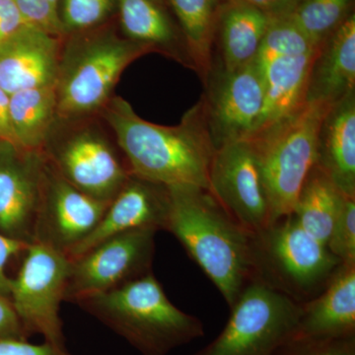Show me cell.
Wrapping results in <instances>:
<instances>
[{"mask_svg":"<svg viewBox=\"0 0 355 355\" xmlns=\"http://www.w3.org/2000/svg\"><path fill=\"white\" fill-rule=\"evenodd\" d=\"M30 243L14 239L0 232V293L10 296L11 280L6 272L7 263L18 254L25 253Z\"/></svg>","mask_w":355,"mask_h":355,"instance_id":"33","label":"cell"},{"mask_svg":"<svg viewBox=\"0 0 355 355\" xmlns=\"http://www.w3.org/2000/svg\"><path fill=\"white\" fill-rule=\"evenodd\" d=\"M253 279L304 304L330 284L342 261L295 217H284L252 235Z\"/></svg>","mask_w":355,"mask_h":355,"instance_id":"4","label":"cell"},{"mask_svg":"<svg viewBox=\"0 0 355 355\" xmlns=\"http://www.w3.org/2000/svg\"><path fill=\"white\" fill-rule=\"evenodd\" d=\"M156 232L141 229L121 233L70 260L65 301L77 303L153 272Z\"/></svg>","mask_w":355,"mask_h":355,"instance_id":"9","label":"cell"},{"mask_svg":"<svg viewBox=\"0 0 355 355\" xmlns=\"http://www.w3.org/2000/svg\"><path fill=\"white\" fill-rule=\"evenodd\" d=\"M254 7L272 19L289 17L300 0H239Z\"/></svg>","mask_w":355,"mask_h":355,"instance_id":"36","label":"cell"},{"mask_svg":"<svg viewBox=\"0 0 355 355\" xmlns=\"http://www.w3.org/2000/svg\"><path fill=\"white\" fill-rule=\"evenodd\" d=\"M345 198L314 166L306 178L291 214L306 232L327 245Z\"/></svg>","mask_w":355,"mask_h":355,"instance_id":"25","label":"cell"},{"mask_svg":"<svg viewBox=\"0 0 355 355\" xmlns=\"http://www.w3.org/2000/svg\"><path fill=\"white\" fill-rule=\"evenodd\" d=\"M355 336V263H342L317 297L302 304L292 338Z\"/></svg>","mask_w":355,"mask_h":355,"instance_id":"17","label":"cell"},{"mask_svg":"<svg viewBox=\"0 0 355 355\" xmlns=\"http://www.w3.org/2000/svg\"><path fill=\"white\" fill-rule=\"evenodd\" d=\"M76 304L142 355H168L205 336L202 321L173 304L153 272Z\"/></svg>","mask_w":355,"mask_h":355,"instance_id":"3","label":"cell"},{"mask_svg":"<svg viewBox=\"0 0 355 355\" xmlns=\"http://www.w3.org/2000/svg\"><path fill=\"white\" fill-rule=\"evenodd\" d=\"M149 51L146 44L112 34L86 42L60 64L57 114L73 118L103 108L125 69Z\"/></svg>","mask_w":355,"mask_h":355,"instance_id":"7","label":"cell"},{"mask_svg":"<svg viewBox=\"0 0 355 355\" xmlns=\"http://www.w3.org/2000/svg\"><path fill=\"white\" fill-rule=\"evenodd\" d=\"M168 190L165 230L181 243L232 307L253 280V234L229 216L205 189L176 186Z\"/></svg>","mask_w":355,"mask_h":355,"instance_id":"2","label":"cell"},{"mask_svg":"<svg viewBox=\"0 0 355 355\" xmlns=\"http://www.w3.org/2000/svg\"><path fill=\"white\" fill-rule=\"evenodd\" d=\"M27 26L14 0H0V46Z\"/></svg>","mask_w":355,"mask_h":355,"instance_id":"34","label":"cell"},{"mask_svg":"<svg viewBox=\"0 0 355 355\" xmlns=\"http://www.w3.org/2000/svg\"><path fill=\"white\" fill-rule=\"evenodd\" d=\"M46 2L50 4L53 10L58 11V4H60V0H46Z\"/></svg>","mask_w":355,"mask_h":355,"instance_id":"38","label":"cell"},{"mask_svg":"<svg viewBox=\"0 0 355 355\" xmlns=\"http://www.w3.org/2000/svg\"><path fill=\"white\" fill-rule=\"evenodd\" d=\"M202 103L205 121L216 149L245 139L253 132L263 102L260 64L224 70L212 64L205 79Z\"/></svg>","mask_w":355,"mask_h":355,"instance_id":"10","label":"cell"},{"mask_svg":"<svg viewBox=\"0 0 355 355\" xmlns=\"http://www.w3.org/2000/svg\"><path fill=\"white\" fill-rule=\"evenodd\" d=\"M273 355H355V336L342 338H291Z\"/></svg>","mask_w":355,"mask_h":355,"instance_id":"30","label":"cell"},{"mask_svg":"<svg viewBox=\"0 0 355 355\" xmlns=\"http://www.w3.org/2000/svg\"><path fill=\"white\" fill-rule=\"evenodd\" d=\"M315 167L355 198V91L331 105L317 137Z\"/></svg>","mask_w":355,"mask_h":355,"instance_id":"18","label":"cell"},{"mask_svg":"<svg viewBox=\"0 0 355 355\" xmlns=\"http://www.w3.org/2000/svg\"><path fill=\"white\" fill-rule=\"evenodd\" d=\"M109 205L72 186L46 159L33 242L67 254L94 230Z\"/></svg>","mask_w":355,"mask_h":355,"instance_id":"12","label":"cell"},{"mask_svg":"<svg viewBox=\"0 0 355 355\" xmlns=\"http://www.w3.org/2000/svg\"><path fill=\"white\" fill-rule=\"evenodd\" d=\"M116 6V0H64L62 28L81 31L94 27L106 19Z\"/></svg>","mask_w":355,"mask_h":355,"instance_id":"28","label":"cell"},{"mask_svg":"<svg viewBox=\"0 0 355 355\" xmlns=\"http://www.w3.org/2000/svg\"><path fill=\"white\" fill-rule=\"evenodd\" d=\"M209 191L222 209L252 234L270 225V207L258 156L245 139L216 149Z\"/></svg>","mask_w":355,"mask_h":355,"instance_id":"11","label":"cell"},{"mask_svg":"<svg viewBox=\"0 0 355 355\" xmlns=\"http://www.w3.org/2000/svg\"><path fill=\"white\" fill-rule=\"evenodd\" d=\"M180 31L195 65V71L205 83L214 58L217 26L224 4L228 0H168Z\"/></svg>","mask_w":355,"mask_h":355,"instance_id":"23","label":"cell"},{"mask_svg":"<svg viewBox=\"0 0 355 355\" xmlns=\"http://www.w3.org/2000/svg\"><path fill=\"white\" fill-rule=\"evenodd\" d=\"M27 338L10 298L0 293V340L8 338L27 340Z\"/></svg>","mask_w":355,"mask_h":355,"instance_id":"35","label":"cell"},{"mask_svg":"<svg viewBox=\"0 0 355 355\" xmlns=\"http://www.w3.org/2000/svg\"><path fill=\"white\" fill-rule=\"evenodd\" d=\"M26 24L58 37L62 31L58 11L53 10L46 0H14Z\"/></svg>","mask_w":355,"mask_h":355,"instance_id":"31","label":"cell"},{"mask_svg":"<svg viewBox=\"0 0 355 355\" xmlns=\"http://www.w3.org/2000/svg\"><path fill=\"white\" fill-rule=\"evenodd\" d=\"M354 0H300L291 18L315 46L321 48L352 15Z\"/></svg>","mask_w":355,"mask_h":355,"instance_id":"26","label":"cell"},{"mask_svg":"<svg viewBox=\"0 0 355 355\" xmlns=\"http://www.w3.org/2000/svg\"><path fill=\"white\" fill-rule=\"evenodd\" d=\"M70 261L62 252L39 242L30 243L15 279L10 298L27 336L65 347L60 309L65 301Z\"/></svg>","mask_w":355,"mask_h":355,"instance_id":"8","label":"cell"},{"mask_svg":"<svg viewBox=\"0 0 355 355\" xmlns=\"http://www.w3.org/2000/svg\"><path fill=\"white\" fill-rule=\"evenodd\" d=\"M127 39L161 51L195 71L184 43L161 0H116Z\"/></svg>","mask_w":355,"mask_h":355,"instance_id":"22","label":"cell"},{"mask_svg":"<svg viewBox=\"0 0 355 355\" xmlns=\"http://www.w3.org/2000/svg\"><path fill=\"white\" fill-rule=\"evenodd\" d=\"M355 91V14L318 51L309 77L307 101L334 105Z\"/></svg>","mask_w":355,"mask_h":355,"instance_id":"20","label":"cell"},{"mask_svg":"<svg viewBox=\"0 0 355 355\" xmlns=\"http://www.w3.org/2000/svg\"><path fill=\"white\" fill-rule=\"evenodd\" d=\"M0 355H72L65 347H57L44 342L43 345H33L27 340L8 338L0 340Z\"/></svg>","mask_w":355,"mask_h":355,"instance_id":"32","label":"cell"},{"mask_svg":"<svg viewBox=\"0 0 355 355\" xmlns=\"http://www.w3.org/2000/svg\"><path fill=\"white\" fill-rule=\"evenodd\" d=\"M9 111L18 146L41 153L57 114V83L9 96Z\"/></svg>","mask_w":355,"mask_h":355,"instance_id":"24","label":"cell"},{"mask_svg":"<svg viewBox=\"0 0 355 355\" xmlns=\"http://www.w3.org/2000/svg\"><path fill=\"white\" fill-rule=\"evenodd\" d=\"M230 310L220 335L193 355H273L295 333L302 304L253 279Z\"/></svg>","mask_w":355,"mask_h":355,"instance_id":"6","label":"cell"},{"mask_svg":"<svg viewBox=\"0 0 355 355\" xmlns=\"http://www.w3.org/2000/svg\"><path fill=\"white\" fill-rule=\"evenodd\" d=\"M331 105L307 101L295 113L247 137L260 162L270 207V224L291 216L316 161L317 137Z\"/></svg>","mask_w":355,"mask_h":355,"instance_id":"5","label":"cell"},{"mask_svg":"<svg viewBox=\"0 0 355 355\" xmlns=\"http://www.w3.org/2000/svg\"><path fill=\"white\" fill-rule=\"evenodd\" d=\"M0 142H6L11 146L19 147L11 125L9 95L1 88H0Z\"/></svg>","mask_w":355,"mask_h":355,"instance_id":"37","label":"cell"},{"mask_svg":"<svg viewBox=\"0 0 355 355\" xmlns=\"http://www.w3.org/2000/svg\"><path fill=\"white\" fill-rule=\"evenodd\" d=\"M60 67L57 37L27 26L0 46V88L10 96L57 83Z\"/></svg>","mask_w":355,"mask_h":355,"instance_id":"16","label":"cell"},{"mask_svg":"<svg viewBox=\"0 0 355 355\" xmlns=\"http://www.w3.org/2000/svg\"><path fill=\"white\" fill-rule=\"evenodd\" d=\"M326 246L343 263H355V198L343 200Z\"/></svg>","mask_w":355,"mask_h":355,"instance_id":"29","label":"cell"},{"mask_svg":"<svg viewBox=\"0 0 355 355\" xmlns=\"http://www.w3.org/2000/svg\"><path fill=\"white\" fill-rule=\"evenodd\" d=\"M169 202L167 187L130 175L94 230L67 256L69 260L76 259L104 240L128 231L165 230Z\"/></svg>","mask_w":355,"mask_h":355,"instance_id":"15","label":"cell"},{"mask_svg":"<svg viewBox=\"0 0 355 355\" xmlns=\"http://www.w3.org/2000/svg\"><path fill=\"white\" fill-rule=\"evenodd\" d=\"M46 157L4 144L0 153V232L34 241L35 224L43 191Z\"/></svg>","mask_w":355,"mask_h":355,"instance_id":"13","label":"cell"},{"mask_svg":"<svg viewBox=\"0 0 355 355\" xmlns=\"http://www.w3.org/2000/svg\"><path fill=\"white\" fill-rule=\"evenodd\" d=\"M319 50L310 55L277 58L259 64L263 79V108L249 137L284 120L307 102L311 69Z\"/></svg>","mask_w":355,"mask_h":355,"instance_id":"19","label":"cell"},{"mask_svg":"<svg viewBox=\"0 0 355 355\" xmlns=\"http://www.w3.org/2000/svg\"><path fill=\"white\" fill-rule=\"evenodd\" d=\"M50 163L72 186L103 202H111L130 176L108 142L89 132L55 149Z\"/></svg>","mask_w":355,"mask_h":355,"instance_id":"14","label":"cell"},{"mask_svg":"<svg viewBox=\"0 0 355 355\" xmlns=\"http://www.w3.org/2000/svg\"><path fill=\"white\" fill-rule=\"evenodd\" d=\"M272 18L254 7L228 0L222 8L216 41L218 53L212 64L224 70H235L256 62L261 42Z\"/></svg>","mask_w":355,"mask_h":355,"instance_id":"21","label":"cell"},{"mask_svg":"<svg viewBox=\"0 0 355 355\" xmlns=\"http://www.w3.org/2000/svg\"><path fill=\"white\" fill-rule=\"evenodd\" d=\"M104 107V118L114 130L130 175L167 188L195 186L209 191L216 147L200 100L174 127L144 120L123 98L110 99Z\"/></svg>","mask_w":355,"mask_h":355,"instance_id":"1","label":"cell"},{"mask_svg":"<svg viewBox=\"0 0 355 355\" xmlns=\"http://www.w3.org/2000/svg\"><path fill=\"white\" fill-rule=\"evenodd\" d=\"M319 49L299 29L291 16L272 19L261 42L256 62L263 64L277 58L300 57Z\"/></svg>","mask_w":355,"mask_h":355,"instance_id":"27","label":"cell"}]
</instances>
